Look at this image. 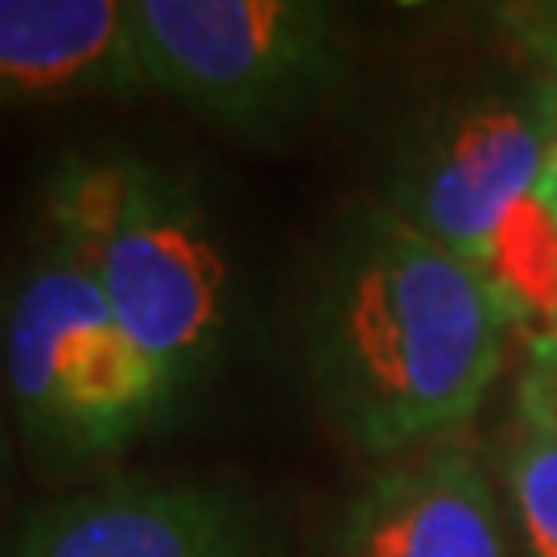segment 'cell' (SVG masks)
I'll list each match as a JSON object with an SVG mask.
<instances>
[{
	"label": "cell",
	"mask_w": 557,
	"mask_h": 557,
	"mask_svg": "<svg viewBox=\"0 0 557 557\" xmlns=\"http://www.w3.org/2000/svg\"><path fill=\"white\" fill-rule=\"evenodd\" d=\"M34 223L91 273L182 405L220 372L236 277L215 215L186 174L133 145H79L50 161Z\"/></svg>",
	"instance_id": "cell-2"
},
{
	"label": "cell",
	"mask_w": 557,
	"mask_h": 557,
	"mask_svg": "<svg viewBox=\"0 0 557 557\" xmlns=\"http://www.w3.org/2000/svg\"><path fill=\"white\" fill-rule=\"evenodd\" d=\"M549 326H557V314H554V322H549Z\"/></svg>",
	"instance_id": "cell-13"
},
{
	"label": "cell",
	"mask_w": 557,
	"mask_h": 557,
	"mask_svg": "<svg viewBox=\"0 0 557 557\" xmlns=\"http://www.w3.org/2000/svg\"><path fill=\"white\" fill-rule=\"evenodd\" d=\"M504 492L524 557H557V434L517 421L504 446Z\"/></svg>",
	"instance_id": "cell-9"
},
{
	"label": "cell",
	"mask_w": 557,
	"mask_h": 557,
	"mask_svg": "<svg viewBox=\"0 0 557 557\" xmlns=\"http://www.w3.org/2000/svg\"><path fill=\"white\" fill-rule=\"evenodd\" d=\"M512 322V301L475 264L384 202H359L310 260L301 363L322 421L356 455L393 462L475 418Z\"/></svg>",
	"instance_id": "cell-1"
},
{
	"label": "cell",
	"mask_w": 557,
	"mask_h": 557,
	"mask_svg": "<svg viewBox=\"0 0 557 557\" xmlns=\"http://www.w3.org/2000/svg\"><path fill=\"white\" fill-rule=\"evenodd\" d=\"M0 557H285L273 508L207 475H103L0 524Z\"/></svg>",
	"instance_id": "cell-6"
},
{
	"label": "cell",
	"mask_w": 557,
	"mask_h": 557,
	"mask_svg": "<svg viewBox=\"0 0 557 557\" xmlns=\"http://www.w3.org/2000/svg\"><path fill=\"white\" fill-rule=\"evenodd\" d=\"M140 96L128 0H0V116Z\"/></svg>",
	"instance_id": "cell-8"
},
{
	"label": "cell",
	"mask_w": 557,
	"mask_h": 557,
	"mask_svg": "<svg viewBox=\"0 0 557 557\" xmlns=\"http://www.w3.org/2000/svg\"><path fill=\"white\" fill-rule=\"evenodd\" d=\"M335 557H512L504 512L479 458L438 442L384 462L343 504Z\"/></svg>",
	"instance_id": "cell-7"
},
{
	"label": "cell",
	"mask_w": 557,
	"mask_h": 557,
	"mask_svg": "<svg viewBox=\"0 0 557 557\" xmlns=\"http://www.w3.org/2000/svg\"><path fill=\"white\" fill-rule=\"evenodd\" d=\"M17 434H13V421H9V405H4V388H0V504L13 492V479H17Z\"/></svg>",
	"instance_id": "cell-11"
},
{
	"label": "cell",
	"mask_w": 557,
	"mask_h": 557,
	"mask_svg": "<svg viewBox=\"0 0 557 557\" xmlns=\"http://www.w3.org/2000/svg\"><path fill=\"white\" fill-rule=\"evenodd\" d=\"M541 207L549 211V220L557 223V145L549 153V170H545V182H541Z\"/></svg>",
	"instance_id": "cell-12"
},
{
	"label": "cell",
	"mask_w": 557,
	"mask_h": 557,
	"mask_svg": "<svg viewBox=\"0 0 557 557\" xmlns=\"http://www.w3.org/2000/svg\"><path fill=\"white\" fill-rule=\"evenodd\" d=\"M149 91L239 140L298 133L347 75L343 13L319 0H128Z\"/></svg>",
	"instance_id": "cell-5"
},
{
	"label": "cell",
	"mask_w": 557,
	"mask_h": 557,
	"mask_svg": "<svg viewBox=\"0 0 557 557\" xmlns=\"http://www.w3.org/2000/svg\"><path fill=\"white\" fill-rule=\"evenodd\" d=\"M517 421L557 434V326L533 331L517 380Z\"/></svg>",
	"instance_id": "cell-10"
},
{
	"label": "cell",
	"mask_w": 557,
	"mask_h": 557,
	"mask_svg": "<svg viewBox=\"0 0 557 557\" xmlns=\"http://www.w3.org/2000/svg\"><path fill=\"white\" fill-rule=\"evenodd\" d=\"M0 388L21 458L62 487H79L186 409L41 223L0 285Z\"/></svg>",
	"instance_id": "cell-3"
},
{
	"label": "cell",
	"mask_w": 557,
	"mask_h": 557,
	"mask_svg": "<svg viewBox=\"0 0 557 557\" xmlns=\"http://www.w3.org/2000/svg\"><path fill=\"white\" fill-rule=\"evenodd\" d=\"M554 145V75H492L409 120L393 145L380 202L475 264L512 301L517 319H529L517 244L557 252V223L541 207Z\"/></svg>",
	"instance_id": "cell-4"
}]
</instances>
